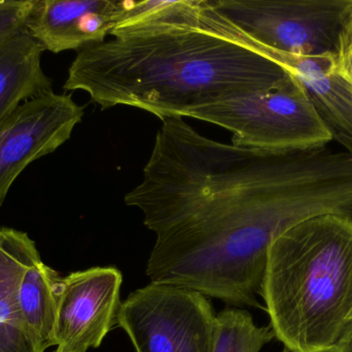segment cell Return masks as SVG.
<instances>
[{"instance_id":"ac0fdd59","label":"cell","mask_w":352,"mask_h":352,"mask_svg":"<svg viewBox=\"0 0 352 352\" xmlns=\"http://www.w3.org/2000/svg\"><path fill=\"white\" fill-rule=\"evenodd\" d=\"M334 141H337L345 150L352 154V138L343 136V134H336L334 136Z\"/></svg>"},{"instance_id":"3957f363","label":"cell","mask_w":352,"mask_h":352,"mask_svg":"<svg viewBox=\"0 0 352 352\" xmlns=\"http://www.w3.org/2000/svg\"><path fill=\"white\" fill-rule=\"evenodd\" d=\"M261 297L275 338L294 352H329L352 310V218L326 214L271 244Z\"/></svg>"},{"instance_id":"44dd1931","label":"cell","mask_w":352,"mask_h":352,"mask_svg":"<svg viewBox=\"0 0 352 352\" xmlns=\"http://www.w3.org/2000/svg\"><path fill=\"white\" fill-rule=\"evenodd\" d=\"M54 352H60V351H54Z\"/></svg>"},{"instance_id":"9c48e42d","label":"cell","mask_w":352,"mask_h":352,"mask_svg":"<svg viewBox=\"0 0 352 352\" xmlns=\"http://www.w3.org/2000/svg\"><path fill=\"white\" fill-rule=\"evenodd\" d=\"M201 25L213 34L236 41L278 63L298 79L334 134L352 138V79L332 54L300 56L262 47L248 39L213 8H207Z\"/></svg>"},{"instance_id":"9a60e30c","label":"cell","mask_w":352,"mask_h":352,"mask_svg":"<svg viewBox=\"0 0 352 352\" xmlns=\"http://www.w3.org/2000/svg\"><path fill=\"white\" fill-rule=\"evenodd\" d=\"M35 0H0V43L25 30Z\"/></svg>"},{"instance_id":"ba28073f","label":"cell","mask_w":352,"mask_h":352,"mask_svg":"<svg viewBox=\"0 0 352 352\" xmlns=\"http://www.w3.org/2000/svg\"><path fill=\"white\" fill-rule=\"evenodd\" d=\"M122 273L96 267L59 279L54 345L60 352L98 349L118 326L121 309Z\"/></svg>"},{"instance_id":"30bf717a","label":"cell","mask_w":352,"mask_h":352,"mask_svg":"<svg viewBox=\"0 0 352 352\" xmlns=\"http://www.w3.org/2000/svg\"><path fill=\"white\" fill-rule=\"evenodd\" d=\"M127 1L35 0L26 30L45 51L59 54L104 41L121 23Z\"/></svg>"},{"instance_id":"7a4b0ae2","label":"cell","mask_w":352,"mask_h":352,"mask_svg":"<svg viewBox=\"0 0 352 352\" xmlns=\"http://www.w3.org/2000/svg\"><path fill=\"white\" fill-rule=\"evenodd\" d=\"M184 0L116 27L109 41L78 51L65 91H85L102 109L129 105L161 120L281 86L293 76L273 60L192 24Z\"/></svg>"},{"instance_id":"8992f818","label":"cell","mask_w":352,"mask_h":352,"mask_svg":"<svg viewBox=\"0 0 352 352\" xmlns=\"http://www.w3.org/2000/svg\"><path fill=\"white\" fill-rule=\"evenodd\" d=\"M215 316L205 296L151 282L122 303L118 327L136 352H213Z\"/></svg>"},{"instance_id":"d6986e66","label":"cell","mask_w":352,"mask_h":352,"mask_svg":"<svg viewBox=\"0 0 352 352\" xmlns=\"http://www.w3.org/2000/svg\"><path fill=\"white\" fill-rule=\"evenodd\" d=\"M349 324H352V310L351 314H349V322H347V326H349Z\"/></svg>"},{"instance_id":"277c9868","label":"cell","mask_w":352,"mask_h":352,"mask_svg":"<svg viewBox=\"0 0 352 352\" xmlns=\"http://www.w3.org/2000/svg\"><path fill=\"white\" fill-rule=\"evenodd\" d=\"M188 118L232 132L235 146L272 152L330 145L334 132L295 76L276 88L199 107Z\"/></svg>"},{"instance_id":"2e32d148","label":"cell","mask_w":352,"mask_h":352,"mask_svg":"<svg viewBox=\"0 0 352 352\" xmlns=\"http://www.w3.org/2000/svg\"><path fill=\"white\" fill-rule=\"evenodd\" d=\"M336 59L343 72L352 79V0L339 37Z\"/></svg>"},{"instance_id":"e0dca14e","label":"cell","mask_w":352,"mask_h":352,"mask_svg":"<svg viewBox=\"0 0 352 352\" xmlns=\"http://www.w3.org/2000/svg\"><path fill=\"white\" fill-rule=\"evenodd\" d=\"M329 352H352V324L346 327L338 342Z\"/></svg>"},{"instance_id":"7c38bea8","label":"cell","mask_w":352,"mask_h":352,"mask_svg":"<svg viewBox=\"0 0 352 352\" xmlns=\"http://www.w3.org/2000/svg\"><path fill=\"white\" fill-rule=\"evenodd\" d=\"M43 45L25 29L0 43V123L22 103L53 91L41 68Z\"/></svg>"},{"instance_id":"5bb4252c","label":"cell","mask_w":352,"mask_h":352,"mask_svg":"<svg viewBox=\"0 0 352 352\" xmlns=\"http://www.w3.org/2000/svg\"><path fill=\"white\" fill-rule=\"evenodd\" d=\"M274 338L272 327L256 326L246 310L226 309L215 316L213 352H260Z\"/></svg>"},{"instance_id":"6da1fadb","label":"cell","mask_w":352,"mask_h":352,"mask_svg":"<svg viewBox=\"0 0 352 352\" xmlns=\"http://www.w3.org/2000/svg\"><path fill=\"white\" fill-rule=\"evenodd\" d=\"M142 181L125 196L156 234L151 282L261 308L272 242L320 215L352 218V154L329 145L272 152L162 119Z\"/></svg>"},{"instance_id":"5b68a950","label":"cell","mask_w":352,"mask_h":352,"mask_svg":"<svg viewBox=\"0 0 352 352\" xmlns=\"http://www.w3.org/2000/svg\"><path fill=\"white\" fill-rule=\"evenodd\" d=\"M262 47L300 56H336L351 0H207Z\"/></svg>"},{"instance_id":"ffe728a7","label":"cell","mask_w":352,"mask_h":352,"mask_svg":"<svg viewBox=\"0 0 352 352\" xmlns=\"http://www.w3.org/2000/svg\"><path fill=\"white\" fill-rule=\"evenodd\" d=\"M283 352H294V351H289V349H285H285H283Z\"/></svg>"},{"instance_id":"52a82bcc","label":"cell","mask_w":352,"mask_h":352,"mask_svg":"<svg viewBox=\"0 0 352 352\" xmlns=\"http://www.w3.org/2000/svg\"><path fill=\"white\" fill-rule=\"evenodd\" d=\"M84 114L72 94L52 91L22 103L0 123V207L19 175L65 144Z\"/></svg>"},{"instance_id":"8fae6325","label":"cell","mask_w":352,"mask_h":352,"mask_svg":"<svg viewBox=\"0 0 352 352\" xmlns=\"http://www.w3.org/2000/svg\"><path fill=\"white\" fill-rule=\"evenodd\" d=\"M41 258L25 231L0 229V352H41L43 345L27 328L19 307L23 276Z\"/></svg>"},{"instance_id":"4fadbf2b","label":"cell","mask_w":352,"mask_h":352,"mask_svg":"<svg viewBox=\"0 0 352 352\" xmlns=\"http://www.w3.org/2000/svg\"><path fill=\"white\" fill-rule=\"evenodd\" d=\"M59 274L39 260L23 276L19 289L21 315L31 334L45 349L54 345Z\"/></svg>"}]
</instances>
